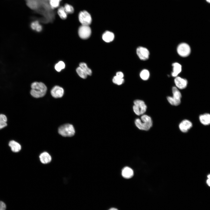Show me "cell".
Segmentation results:
<instances>
[{
  "instance_id": "obj_5",
  "label": "cell",
  "mask_w": 210,
  "mask_h": 210,
  "mask_svg": "<svg viewBox=\"0 0 210 210\" xmlns=\"http://www.w3.org/2000/svg\"><path fill=\"white\" fill-rule=\"evenodd\" d=\"M133 109L134 113L137 115L143 114L146 111L147 107L143 100L137 99L134 101Z\"/></svg>"
},
{
  "instance_id": "obj_12",
  "label": "cell",
  "mask_w": 210,
  "mask_h": 210,
  "mask_svg": "<svg viewBox=\"0 0 210 210\" xmlns=\"http://www.w3.org/2000/svg\"><path fill=\"white\" fill-rule=\"evenodd\" d=\"M63 89L58 86H55L52 89L51 93L52 96L55 98L62 97L64 94Z\"/></svg>"
},
{
  "instance_id": "obj_13",
  "label": "cell",
  "mask_w": 210,
  "mask_h": 210,
  "mask_svg": "<svg viewBox=\"0 0 210 210\" xmlns=\"http://www.w3.org/2000/svg\"><path fill=\"white\" fill-rule=\"evenodd\" d=\"M199 119L201 123L204 125H210V114L209 113H205L200 115Z\"/></svg>"
},
{
  "instance_id": "obj_18",
  "label": "cell",
  "mask_w": 210,
  "mask_h": 210,
  "mask_svg": "<svg viewBox=\"0 0 210 210\" xmlns=\"http://www.w3.org/2000/svg\"><path fill=\"white\" fill-rule=\"evenodd\" d=\"M172 66L173 72L172 73V75L173 77H176L181 71V66L179 63L175 62L172 64Z\"/></svg>"
},
{
  "instance_id": "obj_2",
  "label": "cell",
  "mask_w": 210,
  "mask_h": 210,
  "mask_svg": "<svg viewBox=\"0 0 210 210\" xmlns=\"http://www.w3.org/2000/svg\"><path fill=\"white\" fill-rule=\"evenodd\" d=\"M136 126L139 129L147 131L151 127L153 122L150 117L146 115H143L141 119H136L135 121Z\"/></svg>"
},
{
  "instance_id": "obj_23",
  "label": "cell",
  "mask_w": 210,
  "mask_h": 210,
  "mask_svg": "<svg viewBox=\"0 0 210 210\" xmlns=\"http://www.w3.org/2000/svg\"><path fill=\"white\" fill-rule=\"evenodd\" d=\"M79 66L85 71L87 75L90 76L92 75V70L88 67L86 63L84 62L80 63L79 64Z\"/></svg>"
},
{
  "instance_id": "obj_9",
  "label": "cell",
  "mask_w": 210,
  "mask_h": 210,
  "mask_svg": "<svg viewBox=\"0 0 210 210\" xmlns=\"http://www.w3.org/2000/svg\"><path fill=\"white\" fill-rule=\"evenodd\" d=\"M136 52L139 58L142 60H146L149 58V51L148 49L145 48L139 47L137 48Z\"/></svg>"
},
{
  "instance_id": "obj_31",
  "label": "cell",
  "mask_w": 210,
  "mask_h": 210,
  "mask_svg": "<svg viewBox=\"0 0 210 210\" xmlns=\"http://www.w3.org/2000/svg\"><path fill=\"white\" fill-rule=\"evenodd\" d=\"M208 179L206 180V183L210 187V174L207 176Z\"/></svg>"
},
{
  "instance_id": "obj_16",
  "label": "cell",
  "mask_w": 210,
  "mask_h": 210,
  "mask_svg": "<svg viewBox=\"0 0 210 210\" xmlns=\"http://www.w3.org/2000/svg\"><path fill=\"white\" fill-rule=\"evenodd\" d=\"M8 145L10 148L11 150L14 152H18L21 148V145L14 140L10 141Z\"/></svg>"
},
{
  "instance_id": "obj_28",
  "label": "cell",
  "mask_w": 210,
  "mask_h": 210,
  "mask_svg": "<svg viewBox=\"0 0 210 210\" xmlns=\"http://www.w3.org/2000/svg\"><path fill=\"white\" fill-rule=\"evenodd\" d=\"M112 81L114 83L120 85L124 83V79L123 78H120L115 76L113 78Z\"/></svg>"
},
{
  "instance_id": "obj_32",
  "label": "cell",
  "mask_w": 210,
  "mask_h": 210,
  "mask_svg": "<svg viewBox=\"0 0 210 210\" xmlns=\"http://www.w3.org/2000/svg\"><path fill=\"white\" fill-rule=\"evenodd\" d=\"M108 210H118L116 208L112 207V208H110Z\"/></svg>"
},
{
  "instance_id": "obj_27",
  "label": "cell",
  "mask_w": 210,
  "mask_h": 210,
  "mask_svg": "<svg viewBox=\"0 0 210 210\" xmlns=\"http://www.w3.org/2000/svg\"><path fill=\"white\" fill-rule=\"evenodd\" d=\"M76 70L77 74L81 78L83 79L87 78V74L80 66L78 67Z\"/></svg>"
},
{
  "instance_id": "obj_3",
  "label": "cell",
  "mask_w": 210,
  "mask_h": 210,
  "mask_svg": "<svg viewBox=\"0 0 210 210\" xmlns=\"http://www.w3.org/2000/svg\"><path fill=\"white\" fill-rule=\"evenodd\" d=\"M58 131L60 134L64 137L72 136L75 133V130L73 125L69 124L61 126L59 127Z\"/></svg>"
},
{
  "instance_id": "obj_7",
  "label": "cell",
  "mask_w": 210,
  "mask_h": 210,
  "mask_svg": "<svg viewBox=\"0 0 210 210\" xmlns=\"http://www.w3.org/2000/svg\"><path fill=\"white\" fill-rule=\"evenodd\" d=\"M177 52L180 56L185 57L188 56L190 53L191 49L190 46L186 43L179 44L177 48Z\"/></svg>"
},
{
  "instance_id": "obj_30",
  "label": "cell",
  "mask_w": 210,
  "mask_h": 210,
  "mask_svg": "<svg viewBox=\"0 0 210 210\" xmlns=\"http://www.w3.org/2000/svg\"><path fill=\"white\" fill-rule=\"evenodd\" d=\"M116 76L120 78H123L124 74L122 72L119 71L116 73Z\"/></svg>"
},
{
  "instance_id": "obj_1",
  "label": "cell",
  "mask_w": 210,
  "mask_h": 210,
  "mask_svg": "<svg viewBox=\"0 0 210 210\" xmlns=\"http://www.w3.org/2000/svg\"><path fill=\"white\" fill-rule=\"evenodd\" d=\"M31 87L30 93L34 97L38 98L43 97L46 93L47 87L42 82H34L32 83Z\"/></svg>"
},
{
  "instance_id": "obj_10",
  "label": "cell",
  "mask_w": 210,
  "mask_h": 210,
  "mask_svg": "<svg viewBox=\"0 0 210 210\" xmlns=\"http://www.w3.org/2000/svg\"><path fill=\"white\" fill-rule=\"evenodd\" d=\"M192 124L190 120H184L180 123L179 127L180 130L183 132H186L192 127Z\"/></svg>"
},
{
  "instance_id": "obj_17",
  "label": "cell",
  "mask_w": 210,
  "mask_h": 210,
  "mask_svg": "<svg viewBox=\"0 0 210 210\" xmlns=\"http://www.w3.org/2000/svg\"><path fill=\"white\" fill-rule=\"evenodd\" d=\"M114 38V34L110 31H106L102 35L103 40L105 42L108 43L112 41Z\"/></svg>"
},
{
  "instance_id": "obj_33",
  "label": "cell",
  "mask_w": 210,
  "mask_h": 210,
  "mask_svg": "<svg viewBox=\"0 0 210 210\" xmlns=\"http://www.w3.org/2000/svg\"><path fill=\"white\" fill-rule=\"evenodd\" d=\"M208 3L210 4V0H205Z\"/></svg>"
},
{
  "instance_id": "obj_19",
  "label": "cell",
  "mask_w": 210,
  "mask_h": 210,
  "mask_svg": "<svg viewBox=\"0 0 210 210\" xmlns=\"http://www.w3.org/2000/svg\"><path fill=\"white\" fill-rule=\"evenodd\" d=\"M57 13L61 19H66L67 17V14L65 11L63 6H60L57 10Z\"/></svg>"
},
{
  "instance_id": "obj_24",
  "label": "cell",
  "mask_w": 210,
  "mask_h": 210,
  "mask_svg": "<svg viewBox=\"0 0 210 210\" xmlns=\"http://www.w3.org/2000/svg\"><path fill=\"white\" fill-rule=\"evenodd\" d=\"M140 76L141 78L144 80H147L149 78L150 73L148 70L144 69L143 70L140 72Z\"/></svg>"
},
{
  "instance_id": "obj_21",
  "label": "cell",
  "mask_w": 210,
  "mask_h": 210,
  "mask_svg": "<svg viewBox=\"0 0 210 210\" xmlns=\"http://www.w3.org/2000/svg\"><path fill=\"white\" fill-rule=\"evenodd\" d=\"M7 118L4 114H0V130L7 126Z\"/></svg>"
},
{
  "instance_id": "obj_29",
  "label": "cell",
  "mask_w": 210,
  "mask_h": 210,
  "mask_svg": "<svg viewBox=\"0 0 210 210\" xmlns=\"http://www.w3.org/2000/svg\"><path fill=\"white\" fill-rule=\"evenodd\" d=\"M6 206L4 202L0 200V210H6Z\"/></svg>"
},
{
  "instance_id": "obj_8",
  "label": "cell",
  "mask_w": 210,
  "mask_h": 210,
  "mask_svg": "<svg viewBox=\"0 0 210 210\" xmlns=\"http://www.w3.org/2000/svg\"><path fill=\"white\" fill-rule=\"evenodd\" d=\"M91 30L89 26L82 25L78 29V34L79 37L83 39H86L91 35Z\"/></svg>"
},
{
  "instance_id": "obj_6",
  "label": "cell",
  "mask_w": 210,
  "mask_h": 210,
  "mask_svg": "<svg viewBox=\"0 0 210 210\" xmlns=\"http://www.w3.org/2000/svg\"><path fill=\"white\" fill-rule=\"evenodd\" d=\"M78 18L82 25L89 26L92 21V18L90 14L88 11L85 10L79 12Z\"/></svg>"
},
{
  "instance_id": "obj_25",
  "label": "cell",
  "mask_w": 210,
  "mask_h": 210,
  "mask_svg": "<svg viewBox=\"0 0 210 210\" xmlns=\"http://www.w3.org/2000/svg\"><path fill=\"white\" fill-rule=\"evenodd\" d=\"M64 10L67 14H71L74 12V8L71 5L68 3L65 4L63 6Z\"/></svg>"
},
{
  "instance_id": "obj_14",
  "label": "cell",
  "mask_w": 210,
  "mask_h": 210,
  "mask_svg": "<svg viewBox=\"0 0 210 210\" xmlns=\"http://www.w3.org/2000/svg\"><path fill=\"white\" fill-rule=\"evenodd\" d=\"M122 175L124 178L129 179L132 178L134 175L133 170L130 168L126 167L123 168L122 172Z\"/></svg>"
},
{
  "instance_id": "obj_26",
  "label": "cell",
  "mask_w": 210,
  "mask_h": 210,
  "mask_svg": "<svg viewBox=\"0 0 210 210\" xmlns=\"http://www.w3.org/2000/svg\"><path fill=\"white\" fill-rule=\"evenodd\" d=\"M65 65L64 63L62 61H60L57 63L55 66V70L58 71L60 72L62 69L65 68Z\"/></svg>"
},
{
  "instance_id": "obj_11",
  "label": "cell",
  "mask_w": 210,
  "mask_h": 210,
  "mask_svg": "<svg viewBox=\"0 0 210 210\" xmlns=\"http://www.w3.org/2000/svg\"><path fill=\"white\" fill-rule=\"evenodd\" d=\"M174 81L176 86L179 89H184L187 86L188 81L185 79L180 77L177 76L176 77Z\"/></svg>"
},
{
  "instance_id": "obj_20",
  "label": "cell",
  "mask_w": 210,
  "mask_h": 210,
  "mask_svg": "<svg viewBox=\"0 0 210 210\" xmlns=\"http://www.w3.org/2000/svg\"><path fill=\"white\" fill-rule=\"evenodd\" d=\"M30 25L31 28L33 30H36L37 32H40L42 30V26L37 20L32 22Z\"/></svg>"
},
{
  "instance_id": "obj_22",
  "label": "cell",
  "mask_w": 210,
  "mask_h": 210,
  "mask_svg": "<svg viewBox=\"0 0 210 210\" xmlns=\"http://www.w3.org/2000/svg\"><path fill=\"white\" fill-rule=\"evenodd\" d=\"M49 4L51 8L54 9L60 7V3L62 0H49Z\"/></svg>"
},
{
  "instance_id": "obj_15",
  "label": "cell",
  "mask_w": 210,
  "mask_h": 210,
  "mask_svg": "<svg viewBox=\"0 0 210 210\" xmlns=\"http://www.w3.org/2000/svg\"><path fill=\"white\" fill-rule=\"evenodd\" d=\"M39 158L41 162L46 164L49 163L51 160V157L47 152L41 153L39 156Z\"/></svg>"
},
{
  "instance_id": "obj_4",
  "label": "cell",
  "mask_w": 210,
  "mask_h": 210,
  "mask_svg": "<svg viewBox=\"0 0 210 210\" xmlns=\"http://www.w3.org/2000/svg\"><path fill=\"white\" fill-rule=\"evenodd\" d=\"M173 97L168 96L167 99L169 103L172 105L178 106L181 103V93L175 87H173L172 89Z\"/></svg>"
}]
</instances>
